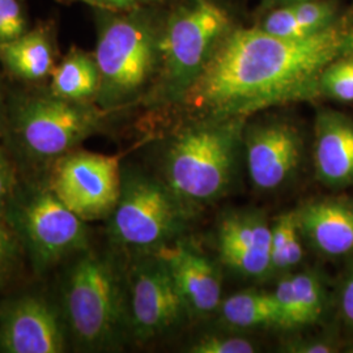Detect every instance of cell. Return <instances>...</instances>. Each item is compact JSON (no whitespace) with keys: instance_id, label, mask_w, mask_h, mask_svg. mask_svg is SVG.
<instances>
[{"instance_id":"8992f818","label":"cell","mask_w":353,"mask_h":353,"mask_svg":"<svg viewBox=\"0 0 353 353\" xmlns=\"http://www.w3.org/2000/svg\"><path fill=\"white\" fill-rule=\"evenodd\" d=\"M189 211L164 181L138 170H122L119 198L109 216V234L125 250L153 254L178 240Z\"/></svg>"},{"instance_id":"ac0fdd59","label":"cell","mask_w":353,"mask_h":353,"mask_svg":"<svg viewBox=\"0 0 353 353\" xmlns=\"http://www.w3.org/2000/svg\"><path fill=\"white\" fill-rule=\"evenodd\" d=\"M0 62L12 75L28 81L51 75L55 59L49 32L37 28L26 30L20 37L0 42Z\"/></svg>"},{"instance_id":"4fadbf2b","label":"cell","mask_w":353,"mask_h":353,"mask_svg":"<svg viewBox=\"0 0 353 353\" xmlns=\"http://www.w3.org/2000/svg\"><path fill=\"white\" fill-rule=\"evenodd\" d=\"M216 245L221 262L248 279H265L271 272V225L254 210L230 211L217 225Z\"/></svg>"},{"instance_id":"d4e9b609","label":"cell","mask_w":353,"mask_h":353,"mask_svg":"<svg viewBox=\"0 0 353 353\" xmlns=\"http://www.w3.org/2000/svg\"><path fill=\"white\" fill-rule=\"evenodd\" d=\"M192 353H252L255 345L252 341L237 335H207L196 341Z\"/></svg>"},{"instance_id":"9a60e30c","label":"cell","mask_w":353,"mask_h":353,"mask_svg":"<svg viewBox=\"0 0 353 353\" xmlns=\"http://www.w3.org/2000/svg\"><path fill=\"white\" fill-rule=\"evenodd\" d=\"M294 212L303 240L316 252L353 259V202L323 198L305 203Z\"/></svg>"},{"instance_id":"2e32d148","label":"cell","mask_w":353,"mask_h":353,"mask_svg":"<svg viewBox=\"0 0 353 353\" xmlns=\"http://www.w3.org/2000/svg\"><path fill=\"white\" fill-rule=\"evenodd\" d=\"M316 178L325 186H353V119L347 114L325 109L316 114L314 138Z\"/></svg>"},{"instance_id":"52a82bcc","label":"cell","mask_w":353,"mask_h":353,"mask_svg":"<svg viewBox=\"0 0 353 353\" xmlns=\"http://www.w3.org/2000/svg\"><path fill=\"white\" fill-rule=\"evenodd\" d=\"M7 223L42 271L71 254L88 250L87 221L49 189L28 190L8 202Z\"/></svg>"},{"instance_id":"ffe728a7","label":"cell","mask_w":353,"mask_h":353,"mask_svg":"<svg viewBox=\"0 0 353 353\" xmlns=\"http://www.w3.org/2000/svg\"><path fill=\"white\" fill-rule=\"evenodd\" d=\"M221 318L229 327L237 330L281 327V316L274 293L242 290L232 294L220 307Z\"/></svg>"},{"instance_id":"f1b7e54d","label":"cell","mask_w":353,"mask_h":353,"mask_svg":"<svg viewBox=\"0 0 353 353\" xmlns=\"http://www.w3.org/2000/svg\"><path fill=\"white\" fill-rule=\"evenodd\" d=\"M16 189V173L8 156L0 150V207L8 203Z\"/></svg>"},{"instance_id":"7c38bea8","label":"cell","mask_w":353,"mask_h":353,"mask_svg":"<svg viewBox=\"0 0 353 353\" xmlns=\"http://www.w3.org/2000/svg\"><path fill=\"white\" fill-rule=\"evenodd\" d=\"M67 332L62 313L43 297L20 296L0 307V352H64Z\"/></svg>"},{"instance_id":"8fae6325","label":"cell","mask_w":353,"mask_h":353,"mask_svg":"<svg viewBox=\"0 0 353 353\" xmlns=\"http://www.w3.org/2000/svg\"><path fill=\"white\" fill-rule=\"evenodd\" d=\"M242 145L255 189L272 192L285 186L303 163V143L299 128L284 119L246 123Z\"/></svg>"},{"instance_id":"484cf974","label":"cell","mask_w":353,"mask_h":353,"mask_svg":"<svg viewBox=\"0 0 353 353\" xmlns=\"http://www.w3.org/2000/svg\"><path fill=\"white\" fill-rule=\"evenodd\" d=\"M26 32V12L19 0H0V42L20 37Z\"/></svg>"},{"instance_id":"7402d4cb","label":"cell","mask_w":353,"mask_h":353,"mask_svg":"<svg viewBox=\"0 0 353 353\" xmlns=\"http://www.w3.org/2000/svg\"><path fill=\"white\" fill-rule=\"evenodd\" d=\"M319 90L321 97L353 102V52L328 64L319 79Z\"/></svg>"},{"instance_id":"44dd1931","label":"cell","mask_w":353,"mask_h":353,"mask_svg":"<svg viewBox=\"0 0 353 353\" xmlns=\"http://www.w3.org/2000/svg\"><path fill=\"white\" fill-rule=\"evenodd\" d=\"M303 258V237L296 212L280 214L271 225V272H287L300 265Z\"/></svg>"},{"instance_id":"ba28073f","label":"cell","mask_w":353,"mask_h":353,"mask_svg":"<svg viewBox=\"0 0 353 353\" xmlns=\"http://www.w3.org/2000/svg\"><path fill=\"white\" fill-rule=\"evenodd\" d=\"M102 115L101 108L92 102L71 101L52 93L32 96L16 108L13 132L29 157L58 160L100 130Z\"/></svg>"},{"instance_id":"7a4b0ae2","label":"cell","mask_w":353,"mask_h":353,"mask_svg":"<svg viewBox=\"0 0 353 353\" xmlns=\"http://www.w3.org/2000/svg\"><path fill=\"white\" fill-rule=\"evenodd\" d=\"M99 11L93 54L100 72L96 103L108 112L138 100L150 84H154L168 10L160 4L128 11Z\"/></svg>"},{"instance_id":"cb8c5ba5","label":"cell","mask_w":353,"mask_h":353,"mask_svg":"<svg viewBox=\"0 0 353 353\" xmlns=\"http://www.w3.org/2000/svg\"><path fill=\"white\" fill-rule=\"evenodd\" d=\"M255 26L271 36H275V37L287 38V39L309 37L303 32L299 21L296 20L290 6L278 7V8H274L268 12L263 13L261 16L259 23Z\"/></svg>"},{"instance_id":"e0dca14e","label":"cell","mask_w":353,"mask_h":353,"mask_svg":"<svg viewBox=\"0 0 353 353\" xmlns=\"http://www.w3.org/2000/svg\"><path fill=\"white\" fill-rule=\"evenodd\" d=\"M281 327L294 328L318 322L326 309V290L316 272L303 271L280 279L274 292Z\"/></svg>"},{"instance_id":"d6986e66","label":"cell","mask_w":353,"mask_h":353,"mask_svg":"<svg viewBox=\"0 0 353 353\" xmlns=\"http://www.w3.org/2000/svg\"><path fill=\"white\" fill-rule=\"evenodd\" d=\"M100 72L94 55L72 49L51 72V93L65 100L96 101Z\"/></svg>"},{"instance_id":"f546056e","label":"cell","mask_w":353,"mask_h":353,"mask_svg":"<svg viewBox=\"0 0 353 353\" xmlns=\"http://www.w3.org/2000/svg\"><path fill=\"white\" fill-rule=\"evenodd\" d=\"M341 312L344 322L353 328V259L341 283Z\"/></svg>"},{"instance_id":"4316f807","label":"cell","mask_w":353,"mask_h":353,"mask_svg":"<svg viewBox=\"0 0 353 353\" xmlns=\"http://www.w3.org/2000/svg\"><path fill=\"white\" fill-rule=\"evenodd\" d=\"M20 240L7 220L0 219V285L7 280L17 261Z\"/></svg>"},{"instance_id":"30bf717a","label":"cell","mask_w":353,"mask_h":353,"mask_svg":"<svg viewBox=\"0 0 353 353\" xmlns=\"http://www.w3.org/2000/svg\"><path fill=\"white\" fill-rule=\"evenodd\" d=\"M127 284L128 322L137 339L147 341L157 338L189 316L172 272L157 252L138 255Z\"/></svg>"},{"instance_id":"5b68a950","label":"cell","mask_w":353,"mask_h":353,"mask_svg":"<svg viewBox=\"0 0 353 353\" xmlns=\"http://www.w3.org/2000/svg\"><path fill=\"white\" fill-rule=\"evenodd\" d=\"M62 316L68 334L84 350H102L128 326L123 281L113 262L96 252H81L65 274Z\"/></svg>"},{"instance_id":"5bb4252c","label":"cell","mask_w":353,"mask_h":353,"mask_svg":"<svg viewBox=\"0 0 353 353\" xmlns=\"http://www.w3.org/2000/svg\"><path fill=\"white\" fill-rule=\"evenodd\" d=\"M186 303L189 316L214 313L221 305L223 281L219 268L189 242L176 240L160 249Z\"/></svg>"},{"instance_id":"277c9868","label":"cell","mask_w":353,"mask_h":353,"mask_svg":"<svg viewBox=\"0 0 353 353\" xmlns=\"http://www.w3.org/2000/svg\"><path fill=\"white\" fill-rule=\"evenodd\" d=\"M234 26L230 13L214 0H179L168 10L154 99L181 103Z\"/></svg>"},{"instance_id":"9c48e42d","label":"cell","mask_w":353,"mask_h":353,"mask_svg":"<svg viewBox=\"0 0 353 353\" xmlns=\"http://www.w3.org/2000/svg\"><path fill=\"white\" fill-rule=\"evenodd\" d=\"M122 170L117 156L72 151L58 159L51 191L84 221L109 217L121 192Z\"/></svg>"},{"instance_id":"1f68e13d","label":"cell","mask_w":353,"mask_h":353,"mask_svg":"<svg viewBox=\"0 0 353 353\" xmlns=\"http://www.w3.org/2000/svg\"><path fill=\"white\" fill-rule=\"evenodd\" d=\"M299 1H303V0H262L256 13L259 16H262L263 13L268 12L274 8H278V7H283V6H290V4H294V3H299Z\"/></svg>"},{"instance_id":"3957f363","label":"cell","mask_w":353,"mask_h":353,"mask_svg":"<svg viewBox=\"0 0 353 353\" xmlns=\"http://www.w3.org/2000/svg\"><path fill=\"white\" fill-rule=\"evenodd\" d=\"M248 119H192L170 140L163 166L165 185L189 210L227 192Z\"/></svg>"},{"instance_id":"603a6c76","label":"cell","mask_w":353,"mask_h":353,"mask_svg":"<svg viewBox=\"0 0 353 353\" xmlns=\"http://www.w3.org/2000/svg\"><path fill=\"white\" fill-rule=\"evenodd\" d=\"M293 14L307 36L334 26L341 17L334 0H303L290 4Z\"/></svg>"},{"instance_id":"6da1fadb","label":"cell","mask_w":353,"mask_h":353,"mask_svg":"<svg viewBox=\"0 0 353 353\" xmlns=\"http://www.w3.org/2000/svg\"><path fill=\"white\" fill-rule=\"evenodd\" d=\"M350 52L353 17L347 14L327 29L297 39L275 37L255 26H234L179 105L192 119H227L312 101L321 97L325 68Z\"/></svg>"},{"instance_id":"4dcf8cb0","label":"cell","mask_w":353,"mask_h":353,"mask_svg":"<svg viewBox=\"0 0 353 353\" xmlns=\"http://www.w3.org/2000/svg\"><path fill=\"white\" fill-rule=\"evenodd\" d=\"M285 352L293 353H330L335 351V347L327 341H290L285 345Z\"/></svg>"},{"instance_id":"83f0119b","label":"cell","mask_w":353,"mask_h":353,"mask_svg":"<svg viewBox=\"0 0 353 353\" xmlns=\"http://www.w3.org/2000/svg\"><path fill=\"white\" fill-rule=\"evenodd\" d=\"M89 4L102 11H128L147 6H160L165 0H70Z\"/></svg>"}]
</instances>
